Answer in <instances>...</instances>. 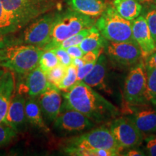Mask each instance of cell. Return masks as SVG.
Instances as JSON below:
<instances>
[{"instance_id":"obj_32","label":"cell","mask_w":156,"mask_h":156,"mask_svg":"<svg viewBox=\"0 0 156 156\" xmlns=\"http://www.w3.org/2000/svg\"><path fill=\"white\" fill-rule=\"evenodd\" d=\"M96 62H85L83 67L77 69V83L83 81V80L86 77L91 69H93Z\"/></svg>"},{"instance_id":"obj_12","label":"cell","mask_w":156,"mask_h":156,"mask_svg":"<svg viewBox=\"0 0 156 156\" xmlns=\"http://www.w3.org/2000/svg\"><path fill=\"white\" fill-rule=\"evenodd\" d=\"M44 122L47 125L53 123L62 111V96L60 90L51 85L37 97Z\"/></svg>"},{"instance_id":"obj_4","label":"cell","mask_w":156,"mask_h":156,"mask_svg":"<svg viewBox=\"0 0 156 156\" xmlns=\"http://www.w3.org/2000/svg\"><path fill=\"white\" fill-rule=\"evenodd\" d=\"M95 23V20L93 17L72 9L60 14L56 13L50 41L43 48V50H51L56 48L64 40L83 29L93 26Z\"/></svg>"},{"instance_id":"obj_3","label":"cell","mask_w":156,"mask_h":156,"mask_svg":"<svg viewBox=\"0 0 156 156\" xmlns=\"http://www.w3.org/2000/svg\"><path fill=\"white\" fill-rule=\"evenodd\" d=\"M44 50L33 45H13L0 48V66L18 74L25 75L38 67Z\"/></svg>"},{"instance_id":"obj_15","label":"cell","mask_w":156,"mask_h":156,"mask_svg":"<svg viewBox=\"0 0 156 156\" xmlns=\"http://www.w3.org/2000/svg\"><path fill=\"white\" fill-rule=\"evenodd\" d=\"M25 100L26 96L15 90L4 122L17 133L22 132L28 123L25 110Z\"/></svg>"},{"instance_id":"obj_19","label":"cell","mask_w":156,"mask_h":156,"mask_svg":"<svg viewBox=\"0 0 156 156\" xmlns=\"http://www.w3.org/2000/svg\"><path fill=\"white\" fill-rule=\"evenodd\" d=\"M127 117L142 133L156 132V108L142 109Z\"/></svg>"},{"instance_id":"obj_37","label":"cell","mask_w":156,"mask_h":156,"mask_svg":"<svg viewBox=\"0 0 156 156\" xmlns=\"http://www.w3.org/2000/svg\"><path fill=\"white\" fill-rule=\"evenodd\" d=\"M84 64H85V62H84V60L83 57L81 58H73V63L72 64H73L75 67L77 68H80L81 67H83L84 65Z\"/></svg>"},{"instance_id":"obj_24","label":"cell","mask_w":156,"mask_h":156,"mask_svg":"<svg viewBox=\"0 0 156 156\" xmlns=\"http://www.w3.org/2000/svg\"><path fill=\"white\" fill-rule=\"evenodd\" d=\"M147 85L145 98L147 102L156 106V68L146 67Z\"/></svg>"},{"instance_id":"obj_1","label":"cell","mask_w":156,"mask_h":156,"mask_svg":"<svg viewBox=\"0 0 156 156\" xmlns=\"http://www.w3.org/2000/svg\"><path fill=\"white\" fill-rule=\"evenodd\" d=\"M63 98L62 111H77L95 124L109 122L119 115L118 108L114 104L83 82L75 83L63 93Z\"/></svg>"},{"instance_id":"obj_2","label":"cell","mask_w":156,"mask_h":156,"mask_svg":"<svg viewBox=\"0 0 156 156\" xmlns=\"http://www.w3.org/2000/svg\"><path fill=\"white\" fill-rule=\"evenodd\" d=\"M56 13L47 12L30 22L20 33H14L2 36L0 48L13 45H33L41 48L50 41L52 27Z\"/></svg>"},{"instance_id":"obj_31","label":"cell","mask_w":156,"mask_h":156,"mask_svg":"<svg viewBox=\"0 0 156 156\" xmlns=\"http://www.w3.org/2000/svg\"><path fill=\"white\" fill-rule=\"evenodd\" d=\"M51 50H52L55 53L60 64H63L65 67H69L73 63V58L68 54L67 50L64 49V48L56 47Z\"/></svg>"},{"instance_id":"obj_6","label":"cell","mask_w":156,"mask_h":156,"mask_svg":"<svg viewBox=\"0 0 156 156\" xmlns=\"http://www.w3.org/2000/svg\"><path fill=\"white\" fill-rule=\"evenodd\" d=\"M95 26L103 38L108 41L122 42L134 40L132 21L122 17L112 5L99 17Z\"/></svg>"},{"instance_id":"obj_11","label":"cell","mask_w":156,"mask_h":156,"mask_svg":"<svg viewBox=\"0 0 156 156\" xmlns=\"http://www.w3.org/2000/svg\"><path fill=\"white\" fill-rule=\"evenodd\" d=\"M109 129L123 150L137 147L143 140L142 132L127 116L114 119Z\"/></svg>"},{"instance_id":"obj_34","label":"cell","mask_w":156,"mask_h":156,"mask_svg":"<svg viewBox=\"0 0 156 156\" xmlns=\"http://www.w3.org/2000/svg\"><path fill=\"white\" fill-rule=\"evenodd\" d=\"M68 54L71 56L72 58H81L84 56V51L82 50V48L80 47L79 45H76V46H69V48H66Z\"/></svg>"},{"instance_id":"obj_22","label":"cell","mask_w":156,"mask_h":156,"mask_svg":"<svg viewBox=\"0 0 156 156\" xmlns=\"http://www.w3.org/2000/svg\"><path fill=\"white\" fill-rule=\"evenodd\" d=\"M22 29L16 18L5 9L0 1V35L4 36L18 32Z\"/></svg>"},{"instance_id":"obj_16","label":"cell","mask_w":156,"mask_h":156,"mask_svg":"<svg viewBox=\"0 0 156 156\" xmlns=\"http://www.w3.org/2000/svg\"><path fill=\"white\" fill-rule=\"evenodd\" d=\"M15 85L12 72H5L0 78V123L5 122L12 98L15 91Z\"/></svg>"},{"instance_id":"obj_23","label":"cell","mask_w":156,"mask_h":156,"mask_svg":"<svg viewBox=\"0 0 156 156\" xmlns=\"http://www.w3.org/2000/svg\"><path fill=\"white\" fill-rule=\"evenodd\" d=\"M107 41H108L103 38L97 27L93 25L90 34L84 39L79 46L83 51L84 53L86 54L87 52L90 51L105 48L108 43Z\"/></svg>"},{"instance_id":"obj_8","label":"cell","mask_w":156,"mask_h":156,"mask_svg":"<svg viewBox=\"0 0 156 156\" xmlns=\"http://www.w3.org/2000/svg\"><path fill=\"white\" fill-rule=\"evenodd\" d=\"M147 75L143 62L132 67L124 83V98L129 106H140L147 103L145 98Z\"/></svg>"},{"instance_id":"obj_20","label":"cell","mask_w":156,"mask_h":156,"mask_svg":"<svg viewBox=\"0 0 156 156\" xmlns=\"http://www.w3.org/2000/svg\"><path fill=\"white\" fill-rule=\"evenodd\" d=\"M25 110L28 123L44 132L49 131L48 125L44 122L37 98L26 97Z\"/></svg>"},{"instance_id":"obj_21","label":"cell","mask_w":156,"mask_h":156,"mask_svg":"<svg viewBox=\"0 0 156 156\" xmlns=\"http://www.w3.org/2000/svg\"><path fill=\"white\" fill-rule=\"evenodd\" d=\"M112 6L119 15L131 21L140 16L142 9L138 0H112Z\"/></svg>"},{"instance_id":"obj_28","label":"cell","mask_w":156,"mask_h":156,"mask_svg":"<svg viewBox=\"0 0 156 156\" xmlns=\"http://www.w3.org/2000/svg\"><path fill=\"white\" fill-rule=\"evenodd\" d=\"M77 68L73 64H71L67 67V73L64 79L58 85V89L60 90H68L77 83Z\"/></svg>"},{"instance_id":"obj_35","label":"cell","mask_w":156,"mask_h":156,"mask_svg":"<svg viewBox=\"0 0 156 156\" xmlns=\"http://www.w3.org/2000/svg\"><path fill=\"white\" fill-rule=\"evenodd\" d=\"M145 65L146 67L156 68V50L146 58Z\"/></svg>"},{"instance_id":"obj_40","label":"cell","mask_w":156,"mask_h":156,"mask_svg":"<svg viewBox=\"0 0 156 156\" xmlns=\"http://www.w3.org/2000/svg\"><path fill=\"white\" fill-rule=\"evenodd\" d=\"M2 38V36H1V35H0V40H1Z\"/></svg>"},{"instance_id":"obj_38","label":"cell","mask_w":156,"mask_h":156,"mask_svg":"<svg viewBox=\"0 0 156 156\" xmlns=\"http://www.w3.org/2000/svg\"><path fill=\"white\" fill-rule=\"evenodd\" d=\"M5 70H3V69H0V78H1L2 76L3 75V74L5 73Z\"/></svg>"},{"instance_id":"obj_18","label":"cell","mask_w":156,"mask_h":156,"mask_svg":"<svg viewBox=\"0 0 156 156\" xmlns=\"http://www.w3.org/2000/svg\"><path fill=\"white\" fill-rule=\"evenodd\" d=\"M70 9L91 17H100L108 7L103 0H68Z\"/></svg>"},{"instance_id":"obj_7","label":"cell","mask_w":156,"mask_h":156,"mask_svg":"<svg viewBox=\"0 0 156 156\" xmlns=\"http://www.w3.org/2000/svg\"><path fill=\"white\" fill-rule=\"evenodd\" d=\"M4 7L14 16L22 28L41 15L49 12L56 0H0Z\"/></svg>"},{"instance_id":"obj_27","label":"cell","mask_w":156,"mask_h":156,"mask_svg":"<svg viewBox=\"0 0 156 156\" xmlns=\"http://www.w3.org/2000/svg\"><path fill=\"white\" fill-rule=\"evenodd\" d=\"M92 28L93 26L90 27V28L83 29V30L80 31L79 33L74 35V36L69 37V38L64 40V41H62L61 44L58 45V46H57V47L66 49V48H69V46L80 45L84 39L90 34V32L92 31Z\"/></svg>"},{"instance_id":"obj_25","label":"cell","mask_w":156,"mask_h":156,"mask_svg":"<svg viewBox=\"0 0 156 156\" xmlns=\"http://www.w3.org/2000/svg\"><path fill=\"white\" fill-rule=\"evenodd\" d=\"M59 64L57 56L53 51L46 50L41 56L38 66L44 73H46Z\"/></svg>"},{"instance_id":"obj_30","label":"cell","mask_w":156,"mask_h":156,"mask_svg":"<svg viewBox=\"0 0 156 156\" xmlns=\"http://www.w3.org/2000/svg\"><path fill=\"white\" fill-rule=\"evenodd\" d=\"M145 18L151 31V34L156 44V6H154L147 12Z\"/></svg>"},{"instance_id":"obj_17","label":"cell","mask_w":156,"mask_h":156,"mask_svg":"<svg viewBox=\"0 0 156 156\" xmlns=\"http://www.w3.org/2000/svg\"><path fill=\"white\" fill-rule=\"evenodd\" d=\"M107 71H108V58L106 54L102 53L98 58L96 63L91 71L87 74L83 81L91 87L105 88Z\"/></svg>"},{"instance_id":"obj_29","label":"cell","mask_w":156,"mask_h":156,"mask_svg":"<svg viewBox=\"0 0 156 156\" xmlns=\"http://www.w3.org/2000/svg\"><path fill=\"white\" fill-rule=\"evenodd\" d=\"M17 132L5 123H0V147L7 145L14 140Z\"/></svg>"},{"instance_id":"obj_9","label":"cell","mask_w":156,"mask_h":156,"mask_svg":"<svg viewBox=\"0 0 156 156\" xmlns=\"http://www.w3.org/2000/svg\"><path fill=\"white\" fill-rule=\"evenodd\" d=\"M106 55L113 63L120 67H131L142 58L141 50L134 40L107 43Z\"/></svg>"},{"instance_id":"obj_5","label":"cell","mask_w":156,"mask_h":156,"mask_svg":"<svg viewBox=\"0 0 156 156\" xmlns=\"http://www.w3.org/2000/svg\"><path fill=\"white\" fill-rule=\"evenodd\" d=\"M73 149H104L121 153L124 150L120 147L110 129L99 126L85 132L81 135L66 141L64 152Z\"/></svg>"},{"instance_id":"obj_33","label":"cell","mask_w":156,"mask_h":156,"mask_svg":"<svg viewBox=\"0 0 156 156\" xmlns=\"http://www.w3.org/2000/svg\"><path fill=\"white\" fill-rule=\"evenodd\" d=\"M146 149L149 155L156 156V135H151L145 139Z\"/></svg>"},{"instance_id":"obj_13","label":"cell","mask_w":156,"mask_h":156,"mask_svg":"<svg viewBox=\"0 0 156 156\" xmlns=\"http://www.w3.org/2000/svg\"><path fill=\"white\" fill-rule=\"evenodd\" d=\"M23 75H24L23 80L20 82L16 90L25 96L37 98L51 85L46 73L42 71L39 66L30 73Z\"/></svg>"},{"instance_id":"obj_39","label":"cell","mask_w":156,"mask_h":156,"mask_svg":"<svg viewBox=\"0 0 156 156\" xmlns=\"http://www.w3.org/2000/svg\"><path fill=\"white\" fill-rule=\"evenodd\" d=\"M139 2H145V1H148V0H138Z\"/></svg>"},{"instance_id":"obj_10","label":"cell","mask_w":156,"mask_h":156,"mask_svg":"<svg viewBox=\"0 0 156 156\" xmlns=\"http://www.w3.org/2000/svg\"><path fill=\"white\" fill-rule=\"evenodd\" d=\"M52 124L54 129L61 134L80 133L95 126V123L88 117L73 109L61 112Z\"/></svg>"},{"instance_id":"obj_14","label":"cell","mask_w":156,"mask_h":156,"mask_svg":"<svg viewBox=\"0 0 156 156\" xmlns=\"http://www.w3.org/2000/svg\"><path fill=\"white\" fill-rule=\"evenodd\" d=\"M132 36L141 50L142 58L146 59L156 50V44L148 28L145 17L140 15L132 21Z\"/></svg>"},{"instance_id":"obj_41","label":"cell","mask_w":156,"mask_h":156,"mask_svg":"<svg viewBox=\"0 0 156 156\" xmlns=\"http://www.w3.org/2000/svg\"><path fill=\"white\" fill-rule=\"evenodd\" d=\"M155 3H156V0H155Z\"/></svg>"},{"instance_id":"obj_26","label":"cell","mask_w":156,"mask_h":156,"mask_svg":"<svg viewBox=\"0 0 156 156\" xmlns=\"http://www.w3.org/2000/svg\"><path fill=\"white\" fill-rule=\"evenodd\" d=\"M67 69V67H65L63 64H59L56 67L49 70L48 73H46V77H47L48 82L49 84L58 88V85L61 83L66 75Z\"/></svg>"},{"instance_id":"obj_36","label":"cell","mask_w":156,"mask_h":156,"mask_svg":"<svg viewBox=\"0 0 156 156\" xmlns=\"http://www.w3.org/2000/svg\"><path fill=\"white\" fill-rule=\"evenodd\" d=\"M122 155H127V156H144L145 155V153L141 150L137 149L136 147L130 148L129 151L126 152L125 154H122Z\"/></svg>"}]
</instances>
